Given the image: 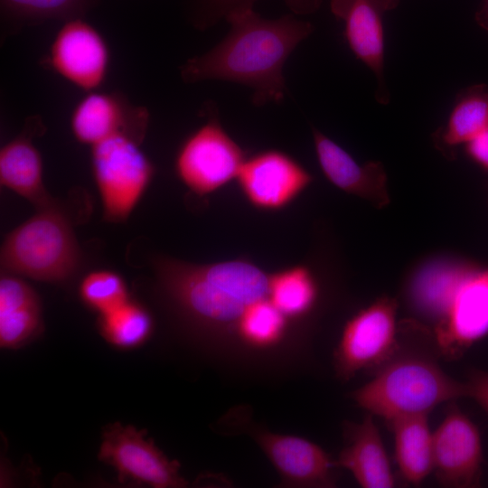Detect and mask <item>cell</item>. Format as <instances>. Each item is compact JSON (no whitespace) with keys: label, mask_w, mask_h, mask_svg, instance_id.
I'll return each mask as SVG.
<instances>
[{"label":"cell","mask_w":488,"mask_h":488,"mask_svg":"<svg viewBox=\"0 0 488 488\" xmlns=\"http://www.w3.org/2000/svg\"><path fill=\"white\" fill-rule=\"evenodd\" d=\"M395 354L369 382L350 394L368 413L389 423L402 417L428 415L442 403L467 397L465 382L450 377L433 358Z\"/></svg>","instance_id":"obj_3"},{"label":"cell","mask_w":488,"mask_h":488,"mask_svg":"<svg viewBox=\"0 0 488 488\" xmlns=\"http://www.w3.org/2000/svg\"><path fill=\"white\" fill-rule=\"evenodd\" d=\"M254 208L277 211L290 205L312 183V174L288 154L268 149L247 157L236 179Z\"/></svg>","instance_id":"obj_10"},{"label":"cell","mask_w":488,"mask_h":488,"mask_svg":"<svg viewBox=\"0 0 488 488\" xmlns=\"http://www.w3.org/2000/svg\"><path fill=\"white\" fill-rule=\"evenodd\" d=\"M246 158L216 113H210L208 120L182 143L174 166L184 186L198 196H206L236 181Z\"/></svg>","instance_id":"obj_6"},{"label":"cell","mask_w":488,"mask_h":488,"mask_svg":"<svg viewBox=\"0 0 488 488\" xmlns=\"http://www.w3.org/2000/svg\"><path fill=\"white\" fill-rule=\"evenodd\" d=\"M225 19L230 25L228 34L205 53L183 63V80L234 82L253 90L256 106L280 102L286 90L284 64L314 26L292 14L263 18L253 8L233 12Z\"/></svg>","instance_id":"obj_2"},{"label":"cell","mask_w":488,"mask_h":488,"mask_svg":"<svg viewBox=\"0 0 488 488\" xmlns=\"http://www.w3.org/2000/svg\"><path fill=\"white\" fill-rule=\"evenodd\" d=\"M46 130L40 115L26 118L18 136L0 149V183L42 210L58 204L47 192L42 180V159L33 143Z\"/></svg>","instance_id":"obj_16"},{"label":"cell","mask_w":488,"mask_h":488,"mask_svg":"<svg viewBox=\"0 0 488 488\" xmlns=\"http://www.w3.org/2000/svg\"><path fill=\"white\" fill-rule=\"evenodd\" d=\"M79 293L84 304L99 314L129 300L124 279L119 274L107 269L86 275L80 284Z\"/></svg>","instance_id":"obj_27"},{"label":"cell","mask_w":488,"mask_h":488,"mask_svg":"<svg viewBox=\"0 0 488 488\" xmlns=\"http://www.w3.org/2000/svg\"><path fill=\"white\" fill-rule=\"evenodd\" d=\"M477 23L488 32V0H483L480 9L475 14Z\"/></svg>","instance_id":"obj_30"},{"label":"cell","mask_w":488,"mask_h":488,"mask_svg":"<svg viewBox=\"0 0 488 488\" xmlns=\"http://www.w3.org/2000/svg\"><path fill=\"white\" fill-rule=\"evenodd\" d=\"M474 267L469 264H459L424 274L413 286L415 305L438 323L458 286Z\"/></svg>","instance_id":"obj_24"},{"label":"cell","mask_w":488,"mask_h":488,"mask_svg":"<svg viewBox=\"0 0 488 488\" xmlns=\"http://www.w3.org/2000/svg\"><path fill=\"white\" fill-rule=\"evenodd\" d=\"M487 334L488 268L474 267L436 324L435 341L443 356L456 359Z\"/></svg>","instance_id":"obj_12"},{"label":"cell","mask_w":488,"mask_h":488,"mask_svg":"<svg viewBox=\"0 0 488 488\" xmlns=\"http://www.w3.org/2000/svg\"><path fill=\"white\" fill-rule=\"evenodd\" d=\"M150 113L144 106L132 104L120 92L90 91L75 105L70 118L75 139L89 146L117 133H126L142 142Z\"/></svg>","instance_id":"obj_14"},{"label":"cell","mask_w":488,"mask_h":488,"mask_svg":"<svg viewBox=\"0 0 488 488\" xmlns=\"http://www.w3.org/2000/svg\"><path fill=\"white\" fill-rule=\"evenodd\" d=\"M109 62L107 41L83 17L64 21L45 61L55 73L87 92L97 90L104 83Z\"/></svg>","instance_id":"obj_9"},{"label":"cell","mask_w":488,"mask_h":488,"mask_svg":"<svg viewBox=\"0 0 488 488\" xmlns=\"http://www.w3.org/2000/svg\"><path fill=\"white\" fill-rule=\"evenodd\" d=\"M483 462L477 426L452 404L433 433V472L438 483L453 488L479 486Z\"/></svg>","instance_id":"obj_11"},{"label":"cell","mask_w":488,"mask_h":488,"mask_svg":"<svg viewBox=\"0 0 488 488\" xmlns=\"http://www.w3.org/2000/svg\"><path fill=\"white\" fill-rule=\"evenodd\" d=\"M397 307L394 298L380 297L346 322L333 352L339 379L380 368L397 352Z\"/></svg>","instance_id":"obj_7"},{"label":"cell","mask_w":488,"mask_h":488,"mask_svg":"<svg viewBox=\"0 0 488 488\" xmlns=\"http://www.w3.org/2000/svg\"><path fill=\"white\" fill-rule=\"evenodd\" d=\"M270 287L277 306L295 323L306 317L314 308L319 286L311 269L293 266L270 274Z\"/></svg>","instance_id":"obj_22"},{"label":"cell","mask_w":488,"mask_h":488,"mask_svg":"<svg viewBox=\"0 0 488 488\" xmlns=\"http://www.w3.org/2000/svg\"><path fill=\"white\" fill-rule=\"evenodd\" d=\"M145 432L116 422L107 426L98 454L111 465L121 483L146 484L154 488H182L188 482L180 474V464L169 459Z\"/></svg>","instance_id":"obj_8"},{"label":"cell","mask_w":488,"mask_h":488,"mask_svg":"<svg viewBox=\"0 0 488 488\" xmlns=\"http://www.w3.org/2000/svg\"><path fill=\"white\" fill-rule=\"evenodd\" d=\"M346 445L341 450L336 467L353 475L363 488H392L396 485L380 430L368 413L361 423L346 422Z\"/></svg>","instance_id":"obj_18"},{"label":"cell","mask_w":488,"mask_h":488,"mask_svg":"<svg viewBox=\"0 0 488 488\" xmlns=\"http://www.w3.org/2000/svg\"><path fill=\"white\" fill-rule=\"evenodd\" d=\"M257 0H192L190 19L199 30L215 25L230 14L253 8ZM287 7L297 15L313 14L321 5L322 0H285Z\"/></svg>","instance_id":"obj_26"},{"label":"cell","mask_w":488,"mask_h":488,"mask_svg":"<svg viewBox=\"0 0 488 488\" xmlns=\"http://www.w3.org/2000/svg\"><path fill=\"white\" fill-rule=\"evenodd\" d=\"M465 153L476 164L488 171V127L465 144Z\"/></svg>","instance_id":"obj_29"},{"label":"cell","mask_w":488,"mask_h":488,"mask_svg":"<svg viewBox=\"0 0 488 488\" xmlns=\"http://www.w3.org/2000/svg\"><path fill=\"white\" fill-rule=\"evenodd\" d=\"M248 433L265 453L284 487L336 486L335 461L318 445L300 436L251 427Z\"/></svg>","instance_id":"obj_13"},{"label":"cell","mask_w":488,"mask_h":488,"mask_svg":"<svg viewBox=\"0 0 488 488\" xmlns=\"http://www.w3.org/2000/svg\"><path fill=\"white\" fill-rule=\"evenodd\" d=\"M316 157L324 176L346 193L371 202L378 208L389 203L387 175L380 162L359 164L347 151L313 127Z\"/></svg>","instance_id":"obj_17"},{"label":"cell","mask_w":488,"mask_h":488,"mask_svg":"<svg viewBox=\"0 0 488 488\" xmlns=\"http://www.w3.org/2000/svg\"><path fill=\"white\" fill-rule=\"evenodd\" d=\"M80 258L70 221L57 204L38 210L5 237L0 265L4 273L61 283L74 276Z\"/></svg>","instance_id":"obj_4"},{"label":"cell","mask_w":488,"mask_h":488,"mask_svg":"<svg viewBox=\"0 0 488 488\" xmlns=\"http://www.w3.org/2000/svg\"><path fill=\"white\" fill-rule=\"evenodd\" d=\"M42 326V306L36 292L15 275L4 273L0 278L1 347H20Z\"/></svg>","instance_id":"obj_19"},{"label":"cell","mask_w":488,"mask_h":488,"mask_svg":"<svg viewBox=\"0 0 488 488\" xmlns=\"http://www.w3.org/2000/svg\"><path fill=\"white\" fill-rule=\"evenodd\" d=\"M465 382L467 398L474 399L488 413V371L470 370Z\"/></svg>","instance_id":"obj_28"},{"label":"cell","mask_w":488,"mask_h":488,"mask_svg":"<svg viewBox=\"0 0 488 488\" xmlns=\"http://www.w3.org/2000/svg\"><path fill=\"white\" fill-rule=\"evenodd\" d=\"M394 436L395 459L401 476L419 485L433 471V433L427 415L396 418L388 423Z\"/></svg>","instance_id":"obj_20"},{"label":"cell","mask_w":488,"mask_h":488,"mask_svg":"<svg viewBox=\"0 0 488 488\" xmlns=\"http://www.w3.org/2000/svg\"><path fill=\"white\" fill-rule=\"evenodd\" d=\"M154 267L165 301L197 335L246 357L250 324L276 304L270 274L245 258L194 264L161 258Z\"/></svg>","instance_id":"obj_1"},{"label":"cell","mask_w":488,"mask_h":488,"mask_svg":"<svg viewBox=\"0 0 488 488\" xmlns=\"http://www.w3.org/2000/svg\"><path fill=\"white\" fill-rule=\"evenodd\" d=\"M99 328L103 337L114 346L133 348L148 339L153 320L142 305L129 299L117 308L100 314Z\"/></svg>","instance_id":"obj_25"},{"label":"cell","mask_w":488,"mask_h":488,"mask_svg":"<svg viewBox=\"0 0 488 488\" xmlns=\"http://www.w3.org/2000/svg\"><path fill=\"white\" fill-rule=\"evenodd\" d=\"M488 127V87L474 85L456 98L446 125L435 134L439 147L452 149L466 144Z\"/></svg>","instance_id":"obj_21"},{"label":"cell","mask_w":488,"mask_h":488,"mask_svg":"<svg viewBox=\"0 0 488 488\" xmlns=\"http://www.w3.org/2000/svg\"><path fill=\"white\" fill-rule=\"evenodd\" d=\"M98 0H0L4 21L15 29L50 20L67 21L83 15Z\"/></svg>","instance_id":"obj_23"},{"label":"cell","mask_w":488,"mask_h":488,"mask_svg":"<svg viewBox=\"0 0 488 488\" xmlns=\"http://www.w3.org/2000/svg\"><path fill=\"white\" fill-rule=\"evenodd\" d=\"M399 0H331L333 14L344 22V36L353 54L369 67L377 80L376 100L389 101L384 79L383 14Z\"/></svg>","instance_id":"obj_15"},{"label":"cell","mask_w":488,"mask_h":488,"mask_svg":"<svg viewBox=\"0 0 488 488\" xmlns=\"http://www.w3.org/2000/svg\"><path fill=\"white\" fill-rule=\"evenodd\" d=\"M141 143L117 133L91 145L92 174L108 222L126 221L154 177L155 166Z\"/></svg>","instance_id":"obj_5"}]
</instances>
